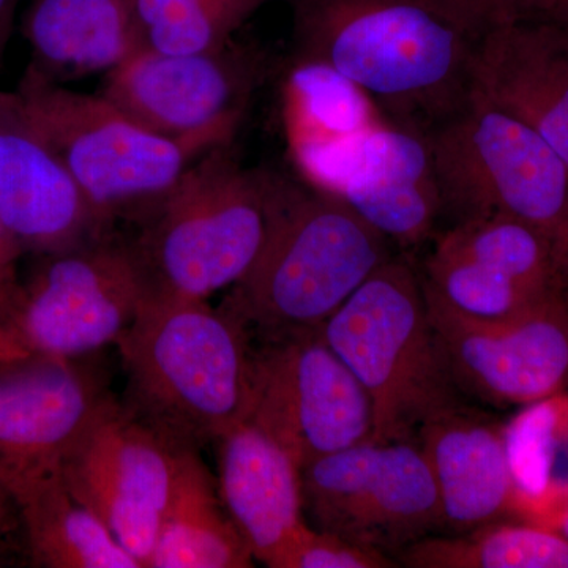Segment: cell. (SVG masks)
Instances as JSON below:
<instances>
[{"instance_id":"obj_10","label":"cell","mask_w":568,"mask_h":568,"mask_svg":"<svg viewBox=\"0 0 568 568\" xmlns=\"http://www.w3.org/2000/svg\"><path fill=\"white\" fill-rule=\"evenodd\" d=\"M245 420L274 437L302 469L372 439L375 429L368 394L321 331L253 346Z\"/></svg>"},{"instance_id":"obj_25","label":"cell","mask_w":568,"mask_h":568,"mask_svg":"<svg viewBox=\"0 0 568 568\" xmlns=\"http://www.w3.org/2000/svg\"><path fill=\"white\" fill-rule=\"evenodd\" d=\"M395 560L413 568H568V537L496 523L462 536L420 538Z\"/></svg>"},{"instance_id":"obj_29","label":"cell","mask_w":568,"mask_h":568,"mask_svg":"<svg viewBox=\"0 0 568 568\" xmlns=\"http://www.w3.org/2000/svg\"><path fill=\"white\" fill-rule=\"evenodd\" d=\"M21 256L20 248L11 241L0 220V331L9 335L11 317L21 293L22 280L18 274Z\"/></svg>"},{"instance_id":"obj_33","label":"cell","mask_w":568,"mask_h":568,"mask_svg":"<svg viewBox=\"0 0 568 568\" xmlns=\"http://www.w3.org/2000/svg\"><path fill=\"white\" fill-rule=\"evenodd\" d=\"M26 353H28V351L22 349L7 332L0 331V361Z\"/></svg>"},{"instance_id":"obj_9","label":"cell","mask_w":568,"mask_h":568,"mask_svg":"<svg viewBox=\"0 0 568 568\" xmlns=\"http://www.w3.org/2000/svg\"><path fill=\"white\" fill-rule=\"evenodd\" d=\"M39 260L21 284L9 328L22 349L81 358L132 327L148 297L132 244L108 234Z\"/></svg>"},{"instance_id":"obj_15","label":"cell","mask_w":568,"mask_h":568,"mask_svg":"<svg viewBox=\"0 0 568 568\" xmlns=\"http://www.w3.org/2000/svg\"><path fill=\"white\" fill-rule=\"evenodd\" d=\"M0 220L22 256L111 234L17 91L0 92Z\"/></svg>"},{"instance_id":"obj_22","label":"cell","mask_w":568,"mask_h":568,"mask_svg":"<svg viewBox=\"0 0 568 568\" xmlns=\"http://www.w3.org/2000/svg\"><path fill=\"white\" fill-rule=\"evenodd\" d=\"M24 36L43 77L110 73L144 47L133 0H36Z\"/></svg>"},{"instance_id":"obj_24","label":"cell","mask_w":568,"mask_h":568,"mask_svg":"<svg viewBox=\"0 0 568 568\" xmlns=\"http://www.w3.org/2000/svg\"><path fill=\"white\" fill-rule=\"evenodd\" d=\"M253 560L200 452H186L149 568H250Z\"/></svg>"},{"instance_id":"obj_4","label":"cell","mask_w":568,"mask_h":568,"mask_svg":"<svg viewBox=\"0 0 568 568\" xmlns=\"http://www.w3.org/2000/svg\"><path fill=\"white\" fill-rule=\"evenodd\" d=\"M280 183L242 168L226 148L190 164L132 242L148 294L209 301L244 278L271 230Z\"/></svg>"},{"instance_id":"obj_28","label":"cell","mask_w":568,"mask_h":568,"mask_svg":"<svg viewBox=\"0 0 568 568\" xmlns=\"http://www.w3.org/2000/svg\"><path fill=\"white\" fill-rule=\"evenodd\" d=\"M435 3L473 41L510 21L541 17L568 20L566 0H435Z\"/></svg>"},{"instance_id":"obj_36","label":"cell","mask_w":568,"mask_h":568,"mask_svg":"<svg viewBox=\"0 0 568 568\" xmlns=\"http://www.w3.org/2000/svg\"><path fill=\"white\" fill-rule=\"evenodd\" d=\"M567 532H568V526H567Z\"/></svg>"},{"instance_id":"obj_30","label":"cell","mask_w":568,"mask_h":568,"mask_svg":"<svg viewBox=\"0 0 568 568\" xmlns=\"http://www.w3.org/2000/svg\"><path fill=\"white\" fill-rule=\"evenodd\" d=\"M200 0H133L134 11L140 21L142 32L156 21L194 6Z\"/></svg>"},{"instance_id":"obj_20","label":"cell","mask_w":568,"mask_h":568,"mask_svg":"<svg viewBox=\"0 0 568 568\" xmlns=\"http://www.w3.org/2000/svg\"><path fill=\"white\" fill-rule=\"evenodd\" d=\"M417 443L435 476L444 529L462 536L507 517L517 478L503 428L463 406L426 422Z\"/></svg>"},{"instance_id":"obj_13","label":"cell","mask_w":568,"mask_h":568,"mask_svg":"<svg viewBox=\"0 0 568 568\" xmlns=\"http://www.w3.org/2000/svg\"><path fill=\"white\" fill-rule=\"evenodd\" d=\"M424 291L429 323L465 398L523 406L566 390L568 291L496 321L463 315L425 284Z\"/></svg>"},{"instance_id":"obj_19","label":"cell","mask_w":568,"mask_h":568,"mask_svg":"<svg viewBox=\"0 0 568 568\" xmlns=\"http://www.w3.org/2000/svg\"><path fill=\"white\" fill-rule=\"evenodd\" d=\"M282 100L294 166L306 185L336 196L355 152L386 115L355 82L306 59L287 67Z\"/></svg>"},{"instance_id":"obj_26","label":"cell","mask_w":568,"mask_h":568,"mask_svg":"<svg viewBox=\"0 0 568 568\" xmlns=\"http://www.w3.org/2000/svg\"><path fill=\"white\" fill-rule=\"evenodd\" d=\"M268 0H200L144 31L145 47L171 54L222 50Z\"/></svg>"},{"instance_id":"obj_31","label":"cell","mask_w":568,"mask_h":568,"mask_svg":"<svg viewBox=\"0 0 568 568\" xmlns=\"http://www.w3.org/2000/svg\"><path fill=\"white\" fill-rule=\"evenodd\" d=\"M17 529H21L20 515H18L9 489L3 487L0 481V552L3 551L6 545L9 544L11 534Z\"/></svg>"},{"instance_id":"obj_3","label":"cell","mask_w":568,"mask_h":568,"mask_svg":"<svg viewBox=\"0 0 568 568\" xmlns=\"http://www.w3.org/2000/svg\"><path fill=\"white\" fill-rule=\"evenodd\" d=\"M392 257L394 244L342 197L282 179L263 250L220 308L253 342L320 331Z\"/></svg>"},{"instance_id":"obj_5","label":"cell","mask_w":568,"mask_h":568,"mask_svg":"<svg viewBox=\"0 0 568 568\" xmlns=\"http://www.w3.org/2000/svg\"><path fill=\"white\" fill-rule=\"evenodd\" d=\"M373 406V440L413 439L440 414L465 406L435 328L420 272L392 257L320 328Z\"/></svg>"},{"instance_id":"obj_12","label":"cell","mask_w":568,"mask_h":568,"mask_svg":"<svg viewBox=\"0 0 568 568\" xmlns=\"http://www.w3.org/2000/svg\"><path fill=\"white\" fill-rule=\"evenodd\" d=\"M260 80L248 52L171 54L141 47L104 74L102 95L197 159L227 148Z\"/></svg>"},{"instance_id":"obj_17","label":"cell","mask_w":568,"mask_h":568,"mask_svg":"<svg viewBox=\"0 0 568 568\" xmlns=\"http://www.w3.org/2000/svg\"><path fill=\"white\" fill-rule=\"evenodd\" d=\"M470 95L540 134L568 163V20L526 18L474 41Z\"/></svg>"},{"instance_id":"obj_1","label":"cell","mask_w":568,"mask_h":568,"mask_svg":"<svg viewBox=\"0 0 568 568\" xmlns=\"http://www.w3.org/2000/svg\"><path fill=\"white\" fill-rule=\"evenodd\" d=\"M294 58L364 89L388 121L426 133L469 99L474 41L435 0H287Z\"/></svg>"},{"instance_id":"obj_8","label":"cell","mask_w":568,"mask_h":568,"mask_svg":"<svg viewBox=\"0 0 568 568\" xmlns=\"http://www.w3.org/2000/svg\"><path fill=\"white\" fill-rule=\"evenodd\" d=\"M304 511L317 530L394 551L444 529L432 467L417 440L368 439L302 469Z\"/></svg>"},{"instance_id":"obj_11","label":"cell","mask_w":568,"mask_h":568,"mask_svg":"<svg viewBox=\"0 0 568 568\" xmlns=\"http://www.w3.org/2000/svg\"><path fill=\"white\" fill-rule=\"evenodd\" d=\"M112 398L62 463L73 496L149 568L186 452Z\"/></svg>"},{"instance_id":"obj_16","label":"cell","mask_w":568,"mask_h":568,"mask_svg":"<svg viewBox=\"0 0 568 568\" xmlns=\"http://www.w3.org/2000/svg\"><path fill=\"white\" fill-rule=\"evenodd\" d=\"M84 357L26 353L0 361V467L61 470L112 398Z\"/></svg>"},{"instance_id":"obj_2","label":"cell","mask_w":568,"mask_h":568,"mask_svg":"<svg viewBox=\"0 0 568 568\" xmlns=\"http://www.w3.org/2000/svg\"><path fill=\"white\" fill-rule=\"evenodd\" d=\"M115 346L123 405L178 446L200 452L245 420L254 345L226 310L148 294Z\"/></svg>"},{"instance_id":"obj_34","label":"cell","mask_w":568,"mask_h":568,"mask_svg":"<svg viewBox=\"0 0 568 568\" xmlns=\"http://www.w3.org/2000/svg\"><path fill=\"white\" fill-rule=\"evenodd\" d=\"M14 0H0V47L9 31L11 14H13Z\"/></svg>"},{"instance_id":"obj_32","label":"cell","mask_w":568,"mask_h":568,"mask_svg":"<svg viewBox=\"0 0 568 568\" xmlns=\"http://www.w3.org/2000/svg\"><path fill=\"white\" fill-rule=\"evenodd\" d=\"M552 256H555L556 271L564 287L568 291V207L564 213L562 222L552 234Z\"/></svg>"},{"instance_id":"obj_14","label":"cell","mask_w":568,"mask_h":568,"mask_svg":"<svg viewBox=\"0 0 568 568\" xmlns=\"http://www.w3.org/2000/svg\"><path fill=\"white\" fill-rule=\"evenodd\" d=\"M420 276L452 308L485 321L518 315L567 291L551 239L507 216L454 223L436 239Z\"/></svg>"},{"instance_id":"obj_27","label":"cell","mask_w":568,"mask_h":568,"mask_svg":"<svg viewBox=\"0 0 568 568\" xmlns=\"http://www.w3.org/2000/svg\"><path fill=\"white\" fill-rule=\"evenodd\" d=\"M271 568H394L386 552L302 525L272 559Z\"/></svg>"},{"instance_id":"obj_21","label":"cell","mask_w":568,"mask_h":568,"mask_svg":"<svg viewBox=\"0 0 568 568\" xmlns=\"http://www.w3.org/2000/svg\"><path fill=\"white\" fill-rule=\"evenodd\" d=\"M215 446L223 506L254 559L268 566L305 523L302 467L250 420L227 429Z\"/></svg>"},{"instance_id":"obj_7","label":"cell","mask_w":568,"mask_h":568,"mask_svg":"<svg viewBox=\"0 0 568 568\" xmlns=\"http://www.w3.org/2000/svg\"><path fill=\"white\" fill-rule=\"evenodd\" d=\"M100 216L141 220L197 156L160 136L102 93L89 95L29 69L17 91Z\"/></svg>"},{"instance_id":"obj_6","label":"cell","mask_w":568,"mask_h":568,"mask_svg":"<svg viewBox=\"0 0 568 568\" xmlns=\"http://www.w3.org/2000/svg\"><path fill=\"white\" fill-rule=\"evenodd\" d=\"M425 138L454 223L507 216L552 239L568 207V163L540 134L469 93Z\"/></svg>"},{"instance_id":"obj_18","label":"cell","mask_w":568,"mask_h":568,"mask_svg":"<svg viewBox=\"0 0 568 568\" xmlns=\"http://www.w3.org/2000/svg\"><path fill=\"white\" fill-rule=\"evenodd\" d=\"M336 196L399 248L424 245L443 216L425 134L388 119L362 142Z\"/></svg>"},{"instance_id":"obj_35","label":"cell","mask_w":568,"mask_h":568,"mask_svg":"<svg viewBox=\"0 0 568 568\" xmlns=\"http://www.w3.org/2000/svg\"><path fill=\"white\" fill-rule=\"evenodd\" d=\"M566 6H567V10H568V0H566Z\"/></svg>"},{"instance_id":"obj_23","label":"cell","mask_w":568,"mask_h":568,"mask_svg":"<svg viewBox=\"0 0 568 568\" xmlns=\"http://www.w3.org/2000/svg\"><path fill=\"white\" fill-rule=\"evenodd\" d=\"M0 481L17 506L33 567L142 568L73 496L61 470L18 473L0 467Z\"/></svg>"}]
</instances>
